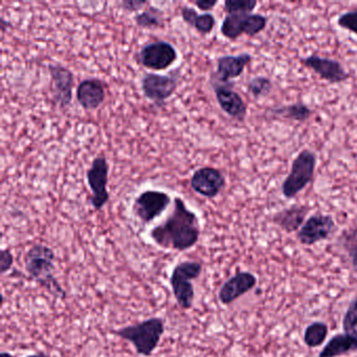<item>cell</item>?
<instances>
[{"instance_id": "cell-1", "label": "cell", "mask_w": 357, "mask_h": 357, "mask_svg": "<svg viewBox=\"0 0 357 357\" xmlns=\"http://www.w3.org/2000/svg\"><path fill=\"white\" fill-rule=\"evenodd\" d=\"M173 204L171 214L164 222L151 229L150 237L164 250L185 252L199 241V219L195 212L188 208L183 198L175 197Z\"/></svg>"}, {"instance_id": "cell-2", "label": "cell", "mask_w": 357, "mask_h": 357, "mask_svg": "<svg viewBox=\"0 0 357 357\" xmlns=\"http://www.w3.org/2000/svg\"><path fill=\"white\" fill-rule=\"evenodd\" d=\"M55 262V252L45 244H34L24 256V268L31 279L56 298L63 300L66 291L56 279Z\"/></svg>"}, {"instance_id": "cell-3", "label": "cell", "mask_w": 357, "mask_h": 357, "mask_svg": "<svg viewBox=\"0 0 357 357\" xmlns=\"http://www.w3.org/2000/svg\"><path fill=\"white\" fill-rule=\"evenodd\" d=\"M165 329L164 319L154 317L135 325L119 328L114 330L112 333L132 344L137 354L149 357L158 349Z\"/></svg>"}, {"instance_id": "cell-4", "label": "cell", "mask_w": 357, "mask_h": 357, "mask_svg": "<svg viewBox=\"0 0 357 357\" xmlns=\"http://www.w3.org/2000/svg\"><path fill=\"white\" fill-rule=\"evenodd\" d=\"M202 273V264L197 261H183L173 268L170 284L175 300L181 308L189 310L193 306L195 290L192 280L198 279Z\"/></svg>"}, {"instance_id": "cell-5", "label": "cell", "mask_w": 357, "mask_h": 357, "mask_svg": "<svg viewBox=\"0 0 357 357\" xmlns=\"http://www.w3.org/2000/svg\"><path fill=\"white\" fill-rule=\"evenodd\" d=\"M317 155L311 150L303 149L294 158L289 174L282 183V194L287 199L296 197L314 177Z\"/></svg>"}, {"instance_id": "cell-6", "label": "cell", "mask_w": 357, "mask_h": 357, "mask_svg": "<svg viewBox=\"0 0 357 357\" xmlns=\"http://www.w3.org/2000/svg\"><path fill=\"white\" fill-rule=\"evenodd\" d=\"M267 17L261 14H229L223 20L220 32L229 40H236L242 35L255 37L265 30Z\"/></svg>"}, {"instance_id": "cell-7", "label": "cell", "mask_w": 357, "mask_h": 357, "mask_svg": "<svg viewBox=\"0 0 357 357\" xmlns=\"http://www.w3.org/2000/svg\"><path fill=\"white\" fill-rule=\"evenodd\" d=\"M178 59L176 49L167 41H154L144 45L137 54V60L144 68L151 70H168Z\"/></svg>"}, {"instance_id": "cell-8", "label": "cell", "mask_w": 357, "mask_h": 357, "mask_svg": "<svg viewBox=\"0 0 357 357\" xmlns=\"http://www.w3.org/2000/svg\"><path fill=\"white\" fill-rule=\"evenodd\" d=\"M171 204L168 193L158 190H146L135 199L132 212L144 225H149L160 217Z\"/></svg>"}, {"instance_id": "cell-9", "label": "cell", "mask_w": 357, "mask_h": 357, "mask_svg": "<svg viewBox=\"0 0 357 357\" xmlns=\"http://www.w3.org/2000/svg\"><path fill=\"white\" fill-rule=\"evenodd\" d=\"M178 79L176 70L170 75L150 73L142 79V91L148 100L160 107L174 95L178 87Z\"/></svg>"}, {"instance_id": "cell-10", "label": "cell", "mask_w": 357, "mask_h": 357, "mask_svg": "<svg viewBox=\"0 0 357 357\" xmlns=\"http://www.w3.org/2000/svg\"><path fill=\"white\" fill-rule=\"evenodd\" d=\"M108 173L109 166L103 154L98 155L91 162V168L87 170V183L93 193L91 206L97 211L101 210L109 200L107 191Z\"/></svg>"}, {"instance_id": "cell-11", "label": "cell", "mask_w": 357, "mask_h": 357, "mask_svg": "<svg viewBox=\"0 0 357 357\" xmlns=\"http://www.w3.org/2000/svg\"><path fill=\"white\" fill-rule=\"evenodd\" d=\"M336 229L337 227L331 215L315 214L305 221L296 237L303 245L311 246L329 239Z\"/></svg>"}, {"instance_id": "cell-12", "label": "cell", "mask_w": 357, "mask_h": 357, "mask_svg": "<svg viewBox=\"0 0 357 357\" xmlns=\"http://www.w3.org/2000/svg\"><path fill=\"white\" fill-rule=\"evenodd\" d=\"M215 97L221 109L238 122H244L248 114V106L239 93L233 89V83H219L212 81Z\"/></svg>"}, {"instance_id": "cell-13", "label": "cell", "mask_w": 357, "mask_h": 357, "mask_svg": "<svg viewBox=\"0 0 357 357\" xmlns=\"http://www.w3.org/2000/svg\"><path fill=\"white\" fill-rule=\"evenodd\" d=\"M301 63L305 68L313 70L319 75V78L327 81L330 84L342 83L350 78V74L344 70L340 62L329 58L321 57V56L310 55L301 59Z\"/></svg>"}, {"instance_id": "cell-14", "label": "cell", "mask_w": 357, "mask_h": 357, "mask_svg": "<svg viewBox=\"0 0 357 357\" xmlns=\"http://www.w3.org/2000/svg\"><path fill=\"white\" fill-rule=\"evenodd\" d=\"M192 189L206 198H215L225 189V178L218 169L204 167L198 169L190 179Z\"/></svg>"}, {"instance_id": "cell-15", "label": "cell", "mask_w": 357, "mask_h": 357, "mask_svg": "<svg viewBox=\"0 0 357 357\" xmlns=\"http://www.w3.org/2000/svg\"><path fill=\"white\" fill-rule=\"evenodd\" d=\"M53 82L54 99L60 108H66L73 101V89H74L75 76L70 68L61 64L49 66Z\"/></svg>"}, {"instance_id": "cell-16", "label": "cell", "mask_w": 357, "mask_h": 357, "mask_svg": "<svg viewBox=\"0 0 357 357\" xmlns=\"http://www.w3.org/2000/svg\"><path fill=\"white\" fill-rule=\"evenodd\" d=\"M257 285L256 275L250 271H238L225 282L218 292L221 304L229 305L254 289Z\"/></svg>"}, {"instance_id": "cell-17", "label": "cell", "mask_w": 357, "mask_h": 357, "mask_svg": "<svg viewBox=\"0 0 357 357\" xmlns=\"http://www.w3.org/2000/svg\"><path fill=\"white\" fill-rule=\"evenodd\" d=\"M252 60V56L248 53L221 56L217 59V70L213 77V81L231 83V80L239 78L243 74L244 70Z\"/></svg>"}, {"instance_id": "cell-18", "label": "cell", "mask_w": 357, "mask_h": 357, "mask_svg": "<svg viewBox=\"0 0 357 357\" xmlns=\"http://www.w3.org/2000/svg\"><path fill=\"white\" fill-rule=\"evenodd\" d=\"M105 98V83L100 79H84L77 87V100L83 109H97L102 105Z\"/></svg>"}, {"instance_id": "cell-19", "label": "cell", "mask_w": 357, "mask_h": 357, "mask_svg": "<svg viewBox=\"0 0 357 357\" xmlns=\"http://www.w3.org/2000/svg\"><path fill=\"white\" fill-rule=\"evenodd\" d=\"M309 211L310 208L308 206L294 204V206L283 208V210L275 213L271 220L286 233H294L298 229L300 231L301 227L305 223V219H306Z\"/></svg>"}, {"instance_id": "cell-20", "label": "cell", "mask_w": 357, "mask_h": 357, "mask_svg": "<svg viewBox=\"0 0 357 357\" xmlns=\"http://www.w3.org/2000/svg\"><path fill=\"white\" fill-rule=\"evenodd\" d=\"M354 351H357V337L350 334L340 333L327 342L319 352V357H337Z\"/></svg>"}, {"instance_id": "cell-21", "label": "cell", "mask_w": 357, "mask_h": 357, "mask_svg": "<svg viewBox=\"0 0 357 357\" xmlns=\"http://www.w3.org/2000/svg\"><path fill=\"white\" fill-rule=\"evenodd\" d=\"M181 15L185 24L195 29L200 34H210L216 26V20L213 14L204 13L199 15L195 9L188 6L181 8Z\"/></svg>"}, {"instance_id": "cell-22", "label": "cell", "mask_w": 357, "mask_h": 357, "mask_svg": "<svg viewBox=\"0 0 357 357\" xmlns=\"http://www.w3.org/2000/svg\"><path fill=\"white\" fill-rule=\"evenodd\" d=\"M271 116L285 120L305 122L312 116V110L304 103H294L290 105L279 106L271 108Z\"/></svg>"}, {"instance_id": "cell-23", "label": "cell", "mask_w": 357, "mask_h": 357, "mask_svg": "<svg viewBox=\"0 0 357 357\" xmlns=\"http://www.w3.org/2000/svg\"><path fill=\"white\" fill-rule=\"evenodd\" d=\"M135 22L139 28L146 29V30L164 29V12L158 9V8L150 6L145 11L141 12V13L135 16Z\"/></svg>"}, {"instance_id": "cell-24", "label": "cell", "mask_w": 357, "mask_h": 357, "mask_svg": "<svg viewBox=\"0 0 357 357\" xmlns=\"http://www.w3.org/2000/svg\"><path fill=\"white\" fill-rule=\"evenodd\" d=\"M328 332H329V328L327 324L323 321H313L305 329L303 340L309 348H317L325 342Z\"/></svg>"}, {"instance_id": "cell-25", "label": "cell", "mask_w": 357, "mask_h": 357, "mask_svg": "<svg viewBox=\"0 0 357 357\" xmlns=\"http://www.w3.org/2000/svg\"><path fill=\"white\" fill-rule=\"evenodd\" d=\"M248 91L254 99L259 100L267 97L271 93L273 82L266 77H255L248 83Z\"/></svg>"}, {"instance_id": "cell-26", "label": "cell", "mask_w": 357, "mask_h": 357, "mask_svg": "<svg viewBox=\"0 0 357 357\" xmlns=\"http://www.w3.org/2000/svg\"><path fill=\"white\" fill-rule=\"evenodd\" d=\"M258 6L256 0H227L225 1V13L229 14H252V11Z\"/></svg>"}, {"instance_id": "cell-27", "label": "cell", "mask_w": 357, "mask_h": 357, "mask_svg": "<svg viewBox=\"0 0 357 357\" xmlns=\"http://www.w3.org/2000/svg\"><path fill=\"white\" fill-rule=\"evenodd\" d=\"M344 333L357 337V296L351 301L342 319Z\"/></svg>"}, {"instance_id": "cell-28", "label": "cell", "mask_w": 357, "mask_h": 357, "mask_svg": "<svg viewBox=\"0 0 357 357\" xmlns=\"http://www.w3.org/2000/svg\"><path fill=\"white\" fill-rule=\"evenodd\" d=\"M336 22L340 28L357 35V10L344 12L337 18Z\"/></svg>"}, {"instance_id": "cell-29", "label": "cell", "mask_w": 357, "mask_h": 357, "mask_svg": "<svg viewBox=\"0 0 357 357\" xmlns=\"http://www.w3.org/2000/svg\"><path fill=\"white\" fill-rule=\"evenodd\" d=\"M14 264V256L9 248H5L0 252V273L5 275Z\"/></svg>"}, {"instance_id": "cell-30", "label": "cell", "mask_w": 357, "mask_h": 357, "mask_svg": "<svg viewBox=\"0 0 357 357\" xmlns=\"http://www.w3.org/2000/svg\"><path fill=\"white\" fill-rule=\"evenodd\" d=\"M340 241L342 242L344 248H349V250L353 246L357 245V227L342 231Z\"/></svg>"}, {"instance_id": "cell-31", "label": "cell", "mask_w": 357, "mask_h": 357, "mask_svg": "<svg viewBox=\"0 0 357 357\" xmlns=\"http://www.w3.org/2000/svg\"><path fill=\"white\" fill-rule=\"evenodd\" d=\"M147 5L148 1H145V0H125V1L121 3L122 9L124 11L129 12V13L139 11Z\"/></svg>"}, {"instance_id": "cell-32", "label": "cell", "mask_w": 357, "mask_h": 357, "mask_svg": "<svg viewBox=\"0 0 357 357\" xmlns=\"http://www.w3.org/2000/svg\"><path fill=\"white\" fill-rule=\"evenodd\" d=\"M218 5V0H198L194 1V6L204 12H210Z\"/></svg>"}, {"instance_id": "cell-33", "label": "cell", "mask_w": 357, "mask_h": 357, "mask_svg": "<svg viewBox=\"0 0 357 357\" xmlns=\"http://www.w3.org/2000/svg\"><path fill=\"white\" fill-rule=\"evenodd\" d=\"M348 252L349 257H350L351 259V263H352L353 269L357 273V245L351 248Z\"/></svg>"}, {"instance_id": "cell-34", "label": "cell", "mask_w": 357, "mask_h": 357, "mask_svg": "<svg viewBox=\"0 0 357 357\" xmlns=\"http://www.w3.org/2000/svg\"><path fill=\"white\" fill-rule=\"evenodd\" d=\"M26 357H52L51 355L47 354V353L45 352H38L35 353V354H30L28 355V356Z\"/></svg>"}, {"instance_id": "cell-35", "label": "cell", "mask_w": 357, "mask_h": 357, "mask_svg": "<svg viewBox=\"0 0 357 357\" xmlns=\"http://www.w3.org/2000/svg\"><path fill=\"white\" fill-rule=\"evenodd\" d=\"M10 22H7V20H5V18H1V31H3V33L6 32V28H7L8 26H10Z\"/></svg>"}, {"instance_id": "cell-36", "label": "cell", "mask_w": 357, "mask_h": 357, "mask_svg": "<svg viewBox=\"0 0 357 357\" xmlns=\"http://www.w3.org/2000/svg\"><path fill=\"white\" fill-rule=\"evenodd\" d=\"M0 357H14L11 353L9 352H1L0 353Z\"/></svg>"}]
</instances>
